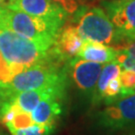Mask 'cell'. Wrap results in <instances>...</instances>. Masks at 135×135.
Wrapping results in <instances>:
<instances>
[{"mask_svg": "<svg viewBox=\"0 0 135 135\" xmlns=\"http://www.w3.org/2000/svg\"><path fill=\"white\" fill-rule=\"evenodd\" d=\"M63 95L55 94L44 98L31 112L33 121L38 125L43 126L50 134L54 130L56 123L62 113L61 99Z\"/></svg>", "mask_w": 135, "mask_h": 135, "instance_id": "cell-10", "label": "cell"}, {"mask_svg": "<svg viewBox=\"0 0 135 135\" xmlns=\"http://www.w3.org/2000/svg\"><path fill=\"white\" fill-rule=\"evenodd\" d=\"M6 8L63 24L68 16L62 7L53 0H8Z\"/></svg>", "mask_w": 135, "mask_h": 135, "instance_id": "cell-8", "label": "cell"}, {"mask_svg": "<svg viewBox=\"0 0 135 135\" xmlns=\"http://www.w3.org/2000/svg\"><path fill=\"white\" fill-rule=\"evenodd\" d=\"M33 124H35V122L32 119L31 113L23 111L22 109H20L19 107H18L16 109V111L14 112L12 118L10 119L8 123L5 124V126L8 128V130L11 133L13 131L28 128V127L32 126Z\"/></svg>", "mask_w": 135, "mask_h": 135, "instance_id": "cell-14", "label": "cell"}, {"mask_svg": "<svg viewBox=\"0 0 135 135\" xmlns=\"http://www.w3.org/2000/svg\"><path fill=\"white\" fill-rule=\"evenodd\" d=\"M11 135H49V133L43 126L35 123L28 128L13 131L11 132Z\"/></svg>", "mask_w": 135, "mask_h": 135, "instance_id": "cell-18", "label": "cell"}, {"mask_svg": "<svg viewBox=\"0 0 135 135\" xmlns=\"http://www.w3.org/2000/svg\"><path fill=\"white\" fill-rule=\"evenodd\" d=\"M97 123L103 129L120 130L135 124V93L120 97L108 104L97 115Z\"/></svg>", "mask_w": 135, "mask_h": 135, "instance_id": "cell-6", "label": "cell"}, {"mask_svg": "<svg viewBox=\"0 0 135 135\" xmlns=\"http://www.w3.org/2000/svg\"><path fill=\"white\" fill-rule=\"evenodd\" d=\"M24 69L26 68L23 66L9 64L0 54V86L11 81V79L14 77L16 74L23 71Z\"/></svg>", "mask_w": 135, "mask_h": 135, "instance_id": "cell-15", "label": "cell"}, {"mask_svg": "<svg viewBox=\"0 0 135 135\" xmlns=\"http://www.w3.org/2000/svg\"><path fill=\"white\" fill-rule=\"evenodd\" d=\"M117 50L124 52V53L127 54L129 57H131L132 59L135 60V40L131 41L129 43L125 44L124 46H122L121 48L117 49Z\"/></svg>", "mask_w": 135, "mask_h": 135, "instance_id": "cell-19", "label": "cell"}, {"mask_svg": "<svg viewBox=\"0 0 135 135\" xmlns=\"http://www.w3.org/2000/svg\"><path fill=\"white\" fill-rule=\"evenodd\" d=\"M67 70L60 69L59 63L36 64L16 74L11 81L1 85L7 97L18 92L50 87H66Z\"/></svg>", "mask_w": 135, "mask_h": 135, "instance_id": "cell-3", "label": "cell"}, {"mask_svg": "<svg viewBox=\"0 0 135 135\" xmlns=\"http://www.w3.org/2000/svg\"><path fill=\"white\" fill-rule=\"evenodd\" d=\"M0 54L11 65L25 68L42 63H62L52 46L22 37L3 27L0 28Z\"/></svg>", "mask_w": 135, "mask_h": 135, "instance_id": "cell-1", "label": "cell"}, {"mask_svg": "<svg viewBox=\"0 0 135 135\" xmlns=\"http://www.w3.org/2000/svg\"><path fill=\"white\" fill-rule=\"evenodd\" d=\"M102 6L115 28L117 46L121 48L135 40V0L103 1Z\"/></svg>", "mask_w": 135, "mask_h": 135, "instance_id": "cell-5", "label": "cell"}, {"mask_svg": "<svg viewBox=\"0 0 135 135\" xmlns=\"http://www.w3.org/2000/svg\"><path fill=\"white\" fill-rule=\"evenodd\" d=\"M55 3L62 7V9L68 15L74 14L81 6L82 0H53Z\"/></svg>", "mask_w": 135, "mask_h": 135, "instance_id": "cell-17", "label": "cell"}, {"mask_svg": "<svg viewBox=\"0 0 135 135\" xmlns=\"http://www.w3.org/2000/svg\"><path fill=\"white\" fill-rule=\"evenodd\" d=\"M1 27L36 42L53 46L63 23L36 17L9 8L0 9Z\"/></svg>", "mask_w": 135, "mask_h": 135, "instance_id": "cell-2", "label": "cell"}, {"mask_svg": "<svg viewBox=\"0 0 135 135\" xmlns=\"http://www.w3.org/2000/svg\"><path fill=\"white\" fill-rule=\"evenodd\" d=\"M7 2H8V0H0V9L5 8L7 6Z\"/></svg>", "mask_w": 135, "mask_h": 135, "instance_id": "cell-21", "label": "cell"}, {"mask_svg": "<svg viewBox=\"0 0 135 135\" xmlns=\"http://www.w3.org/2000/svg\"><path fill=\"white\" fill-rule=\"evenodd\" d=\"M84 39L82 38L75 25H66L60 29L52 49L61 61H69L77 57Z\"/></svg>", "mask_w": 135, "mask_h": 135, "instance_id": "cell-9", "label": "cell"}, {"mask_svg": "<svg viewBox=\"0 0 135 135\" xmlns=\"http://www.w3.org/2000/svg\"><path fill=\"white\" fill-rule=\"evenodd\" d=\"M65 87H50V88H40L34 90H27L12 94L7 99L14 102L20 109L31 113L35 107L37 106L39 102L43 100L44 98L51 95L59 94L64 95Z\"/></svg>", "mask_w": 135, "mask_h": 135, "instance_id": "cell-11", "label": "cell"}, {"mask_svg": "<svg viewBox=\"0 0 135 135\" xmlns=\"http://www.w3.org/2000/svg\"><path fill=\"white\" fill-rule=\"evenodd\" d=\"M121 68H122L121 65L116 60H113V61L108 62L105 65H103V67L101 69V72L99 74L98 80H97L94 95L92 97V102L94 104L97 103V102L101 101V96L103 90L105 89V87L108 84V82L119 76V74L121 72Z\"/></svg>", "mask_w": 135, "mask_h": 135, "instance_id": "cell-13", "label": "cell"}, {"mask_svg": "<svg viewBox=\"0 0 135 135\" xmlns=\"http://www.w3.org/2000/svg\"><path fill=\"white\" fill-rule=\"evenodd\" d=\"M119 82L121 85V96H127L135 93V71L131 69L121 70L119 74Z\"/></svg>", "mask_w": 135, "mask_h": 135, "instance_id": "cell-16", "label": "cell"}, {"mask_svg": "<svg viewBox=\"0 0 135 135\" xmlns=\"http://www.w3.org/2000/svg\"><path fill=\"white\" fill-rule=\"evenodd\" d=\"M7 98H8V97H7L6 93L4 92V90L0 87V107L2 106V104L7 100Z\"/></svg>", "mask_w": 135, "mask_h": 135, "instance_id": "cell-20", "label": "cell"}, {"mask_svg": "<svg viewBox=\"0 0 135 135\" xmlns=\"http://www.w3.org/2000/svg\"><path fill=\"white\" fill-rule=\"evenodd\" d=\"M0 28H1V17H0Z\"/></svg>", "mask_w": 135, "mask_h": 135, "instance_id": "cell-22", "label": "cell"}, {"mask_svg": "<svg viewBox=\"0 0 135 135\" xmlns=\"http://www.w3.org/2000/svg\"><path fill=\"white\" fill-rule=\"evenodd\" d=\"M117 50L106 44L84 40L77 57L90 62L105 64L115 60Z\"/></svg>", "mask_w": 135, "mask_h": 135, "instance_id": "cell-12", "label": "cell"}, {"mask_svg": "<svg viewBox=\"0 0 135 135\" xmlns=\"http://www.w3.org/2000/svg\"><path fill=\"white\" fill-rule=\"evenodd\" d=\"M73 15L75 26L84 40L103 44L115 43V28L103 8L80 6Z\"/></svg>", "mask_w": 135, "mask_h": 135, "instance_id": "cell-4", "label": "cell"}, {"mask_svg": "<svg viewBox=\"0 0 135 135\" xmlns=\"http://www.w3.org/2000/svg\"><path fill=\"white\" fill-rule=\"evenodd\" d=\"M102 67L103 64L74 57L68 61L66 70L69 71L70 76L78 89L92 99Z\"/></svg>", "mask_w": 135, "mask_h": 135, "instance_id": "cell-7", "label": "cell"}]
</instances>
